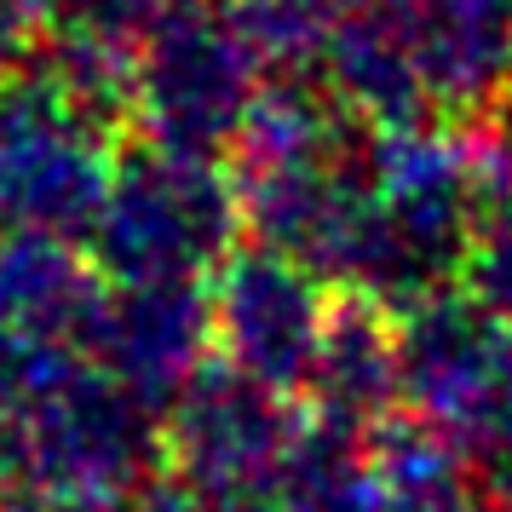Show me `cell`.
<instances>
[{
  "label": "cell",
  "mask_w": 512,
  "mask_h": 512,
  "mask_svg": "<svg viewBox=\"0 0 512 512\" xmlns=\"http://www.w3.org/2000/svg\"><path fill=\"white\" fill-rule=\"evenodd\" d=\"M254 29L208 0H173L150 24L144 110L167 150L213 144L248 116L254 98Z\"/></svg>",
  "instance_id": "obj_1"
},
{
  "label": "cell",
  "mask_w": 512,
  "mask_h": 512,
  "mask_svg": "<svg viewBox=\"0 0 512 512\" xmlns=\"http://www.w3.org/2000/svg\"><path fill=\"white\" fill-rule=\"evenodd\" d=\"M104 254L139 282H185L231 242V190L185 150L127 167L104 190Z\"/></svg>",
  "instance_id": "obj_2"
},
{
  "label": "cell",
  "mask_w": 512,
  "mask_h": 512,
  "mask_svg": "<svg viewBox=\"0 0 512 512\" xmlns=\"http://www.w3.org/2000/svg\"><path fill=\"white\" fill-rule=\"evenodd\" d=\"M110 179L98 173V150L81 133L70 93H24L0 116V202H12L29 225H58L70 213L104 208Z\"/></svg>",
  "instance_id": "obj_3"
},
{
  "label": "cell",
  "mask_w": 512,
  "mask_h": 512,
  "mask_svg": "<svg viewBox=\"0 0 512 512\" xmlns=\"http://www.w3.org/2000/svg\"><path fill=\"white\" fill-rule=\"evenodd\" d=\"M219 323H225L236 369L265 380V386H288V380L311 374L328 317L317 311V294L300 277V265L248 254L236 259L231 277H225Z\"/></svg>",
  "instance_id": "obj_4"
},
{
  "label": "cell",
  "mask_w": 512,
  "mask_h": 512,
  "mask_svg": "<svg viewBox=\"0 0 512 512\" xmlns=\"http://www.w3.org/2000/svg\"><path fill=\"white\" fill-rule=\"evenodd\" d=\"M277 386L254 374H208L185 392L179 449L202 495H236L265 484L282 461V415L271 403Z\"/></svg>",
  "instance_id": "obj_5"
},
{
  "label": "cell",
  "mask_w": 512,
  "mask_h": 512,
  "mask_svg": "<svg viewBox=\"0 0 512 512\" xmlns=\"http://www.w3.org/2000/svg\"><path fill=\"white\" fill-rule=\"evenodd\" d=\"M116 340H110V369L133 386H173L196 357L202 317H190V300L179 282H139V294L116 305Z\"/></svg>",
  "instance_id": "obj_6"
},
{
  "label": "cell",
  "mask_w": 512,
  "mask_h": 512,
  "mask_svg": "<svg viewBox=\"0 0 512 512\" xmlns=\"http://www.w3.org/2000/svg\"><path fill=\"white\" fill-rule=\"evenodd\" d=\"M311 374L334 392L328 397L334 409H369V403H386L397 363L363 317H340V323H323V346H317Z\"/></svg>",
  "instance_id": "obj_7"
},
{
  "label": "cell",
  "mask_w": 512,
  "mask_h": 512,
  "mask_svg": "<svg viewBox=\"0 0 512 512\" xmlns=\"http://www.w3.org/2000/svg\"><path fill=\"white\" fill-rule=\"evenodd\" d=\"M29 24H35V0H0V64L18 58Z\"/></svg>",
  "instance_id": "obj_8"
},
{
  "label": "cell",
  "mask_w": 512,
  "mask_h": 512,
  "mask_svg": "<svg viewBox=\"0 0 512 512\" xmlns=\"http://www.w3.org/2000/svg\"><path fill=\"white\" fill-rule=\"evenodd\" d=\"M150 512H196V507H190V501H173V495H167V501H156Z\"/></svg>",
  "instance_id": "obj_9"
}]
</instances>
